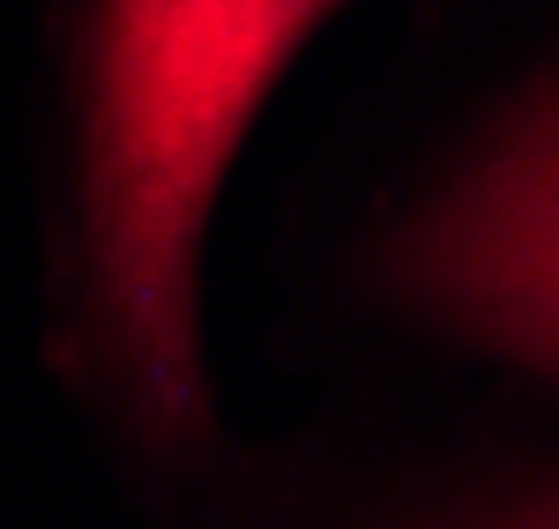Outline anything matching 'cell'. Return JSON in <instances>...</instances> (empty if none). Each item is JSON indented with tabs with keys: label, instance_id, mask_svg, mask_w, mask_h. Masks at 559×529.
<instances>
[{
	"label": "cell",
	"instance_id": "cell-2",
	"mask_svg": "<svg viewBox=\"0 0 559 529\" xmlns=\"http://www.w3.org/2000/svg\"><path fill=\"white\" fill-rule=\"evenodd\" d=\"M381 276L455 336L559 373V83L388 239Z\"/></svg>",
	"mask_w": 559,
	"mask_h": 529
},
{
	"label": "cell",
	"instance_id": "cell-1",
	"mask_svg": "<svg viewBox=\"0 0 559 529\" xmlns=\"http://www.w3.org/2000/svg\"><path fill=\"white\" fill-rule=\"evenodd\" d=\"M329 8L336 0L83 8V351L157 455L210 433L194 268L224 165Z\"/></svg>",
	"mask_w": 559,
	"mask_h": 529
},
{
	"label": "cell",
	"instance_id": "cell-3",
	"mask_svg": "<svg viewBox=\"0 0 559 529\" xmlns=\"http://www.w3.org/2000/svg\"><path fill=\"white\" fill-rule=\"evenodd\" d=\"M485 529H559V500H537V507H522V515H500V522Z\"/></svg>",
	"mask_w": 559,
	"mask_h": 529
}]
</instances>
